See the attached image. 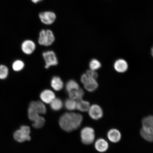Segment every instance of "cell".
Wrapping results in <instances>:
<instances>
[{"label":"cell","mask_w":153,"mask_h":153,"mask_svg":"<svg viewBox=\"0 0 153 153\" xmlns=\"http://www.w3.org/2000/svg\"><path fill=\"white\" fill-rule=\"evenodd\" d=\"M43 56L45 63L46 68L56 66L58 64V60L56 54L53 51H45L43 53Z\"/></svg>","instance_id":"cell-8"},{"label":"cell","mask_w":153,"mask_h":153,"mask_svg":"<svg viewBox=\"0 0 153 153\" xmlns=\"http://www.w3.org/2000/svg\"><path fill=\"white\" fill-rule=\"evenodd\" d=\"M91 105L88 101L81 100L76 101V110L82 112H88Z\"/></svg>","instance_id":"cell-18"},{"label":"cell","mask_w":153,"mask_h":153,"mask_svg":"<svg viewBox=\"0 0 153 153\" xmlns=\"http://www.w3.org/2000/svg\"><path fill=\"white\" fill-rule=\"evenodd\" d=\"M88 79V77L86 74H82L81 76V81L83 85L87 82Z\"/></svg>","instance_id":"cell-27"},{"label":"cell","mask_w":153,"mask_h":153,"mask_svg":"<svg viewBox=\"0 0 153 153\" xmlns=\"http://www.w3.org/2000/svg\"><path fill=\"white\" fill-rule=\"evenodd\" d=\"M101 67V63L98 60L95 59H91L89 63V67L90 70L96 71L100 69Z\"/></svg>","instance_id":"cell-23"},{"label":"cell","mask_w":153,"mask_h":153,"mask_svg":"<svg viewBox=\"0 0 153 153\" xmlns=\"http://www.w3.org/2000/svg\"><path fill=\"white\" fill-rule=\"evenodd\" d=\"M45 118L43 117L40 116L37 119L34 120L32 126L35 128H40L45 125Z\"/></svg>","instance_id":"cell-22"},{"label":"cell","mask_w":153,"mask_h":153,"mask_svg":"<svg viewBox=\"0 0 153 153\" xmlns=\"http://www.w3.org/2000/svg\"><path fill=\"white\" fill-rule=\"evenodd\" d=\"M83 120V117L81 114L74 112H67L60 117L59 123L62 129L69 132L79 128Z\"/></svg>","instance_id":"cell-1"},{"label":"cell","mask_w":153,"mask_h":153,"mask_svg":"<svg viewBox=\"0 0 153 153\" xmlns=\"http://www.w3.org/2000/svg\"><path fill=\"white\" fill-rule=\"evenodd\" d=\"M50 104L51 109L55 111H58L62 109L64 105L62 101L58 98H55L53 99Z\"/></svg>","instance_id":"cell-19"},{"label":"cell","mask_w":153,"mask_h":153,"mask_svg":"<svg viewBox=\"0 0 153 153\" xmlns=\"http://www.w3.org/2000/svg\"><path fill=\"white\" fill-rule=\"evenodd\" d=\"M41 101L44 104H50L56 96L53 92L49 89H46L42 91L40 95Z\"/></svg>","instance_id":"cell-12"},{"label":"cell","mask_w":153,"mask_h":153,"mask_svg":"<svg viewBox=\"0 0 153 153\" xmlns=\"http://www.w3.org/2000/svg\"><path fill=\"white\" fill-rule=\"evenodd\" d=\"M84 86L86 90L92 92L96 90L98 87V84L96 80L88 77V79Z\"/></svg>","instance_id":"cell-16"},{"label":"cell","mask_w":153,"mask_h":153,"mask_svg":"<svg viewBox=\"0 0 153 153\" xmlns=\"http://www.w3.org/2000/svg\"><path fill=\"white\" fill-rule=\"evenodd\" d=\"M24 66V63L22 61L17 60L13 63L12 67L13 70L15 71H20L23 69Z\"/></svg>","instance_id":"cell-24"},{"label":"cell","mask_w":153,"mask_h":153,"mask_svg":"<svg viewBox=\"0 0 153 153\" xmlns=\"http://www.w3.org/2000/svg\"><path fill=\"white\" fill-rule=\"evenodd\" d=\"M43 1V0H31L32 2L34 4H37L39 2Z\"/></svg>","instance_id":"cell-28"},{"label":"cell","mask_w":153,"mask_h":153,"mask_svg":"<svg viewBox=\"0 0 153 153\" xmlns=\"http://www.w3.org/2000/svg\"><path fill=\"white\" fill-rule=\"evenodd\" d=\"M51 85L55 91H59L64 87V83L61 78L57 76H54L51 82Z\"/></svg>","instance_id":"cell-15"},{"label":"cell","mask_w":153,"mask_h":153,"mask_svg":"<svg viewBox=\"0 0 153 153\" xmlns=\"http://www.w3.org/2000/svg\"><path fill=\"white\" fill-rule=\"evenodd\" d=\"M8 69L7 66L3 65H0V79H5L8 76Z\"/></svg>","instance_id":"cell-25"},{"label":"cell","mask_w":153,"mask_h":153,"mask_svg":"<svg viewBox=\"0 0 153 153\" xmlns=\"http://www.w3.org/2000/svg\"><path fill=\"white\" fill-rule=\"evenodd\" d=\"M30 129L28 126H22L20 129L14 132L13 137L15 140L20 143L30 140Z\"/></svg>","instance_id":"cell-6"},{"label":"cell","mask_w":153,"mask_h":153,"mask_svg":"<svg viewBox=\"0 0 153 153\" xmlns=\"http://www.w3.org/2000/svg\"><path fill=\"white\" fill-rule=\"evenodd\" d=\"M46 111V107L42 101H32L28 107V118L31 121L33 122L39 117L40 114H45Z\"/></svg>","instance_id":"cell-3"},{"label":"cell","mask_w":153,"mask_h":153,"mask_svg":"<svg viewBox=\"0 0 153 153\" xmlns=\"http://www.w3.org/2000/svg\"><path fill=\"white\" fill-rule=\"evenodd\" d=\"M22 51L25 54L30 55L32 54L36 48L35 43L31 40H26L23 42L22 43Z\"/></svg>","instance_id":"cell-13"},{"label":"cell","mask_w":153,"mask_h":153,"mask_svg":"<svg viewBox=\"0 0 153 153\" xmlns=\"http://www.w3.org/2000/svg\"><path fill=\"white\" fill-rule=\"evenodd\" d=\"M81 141L85 145H91L94 143L95 139V130L92 127L87 126L82 129L80 132Z\"/></svg>","instance_id":"cell-5"},{"label":"cell","mask_w":153,"mask_h":153,"mask_svg":"<svg viewBox=\"0 0 153 153\" xmlns=\"http://www.w3.org/2000/svg\"><path fill=\"white\" fill-rule=\"evenodd\" d=\"M114 68L117 72L123 73L125 72L128 70V63L125 60L123 59H118L114 62Z\"/></svg>","instance_id":"cell-14"},{"label":"cell","mask_w":153,"mask_h":153,"mask_svg":"<svg viewBox=\"0 0 153 153\" xmlns=\"http://www.w3.org/2000/svg\"><path fill=\"white\" fill-rule=\"evenodd\" d=\"M64 106L67 110L73 111L76 110V101L70 98L65 101Z\"/></svg>","instance_id":"cell-21"},{"label":"cell","mask_w":153,"mask_h":153,"mask_svg":"<svg viewBox=\"0 0 153 153\" xmlns=\"http://www.w3.org/2000/svg\"><path fill=\"white\" fill-rule=\"evenodd\" d=\"M142 127L140 134L145 141L152 142L153 140V117L149 115L143 117L141 121Z\"/></svg>","instance_id":"cell-2"},{"label":"cell","mask_w":153,"mask_h":153,"mask_svg":"<svg viewBox=\"0 0 153 153\" xmlns=\"http://www.w3.org/2000/svg\"><path fill=\"white\" fill-rule=\"evenodd\" d=\"M39 18L43 24L50 25L54 23L56 19V15L54 12L51 11H45L39 14Z\"/></svg>","instance_id":"cell-7"},{"label":"cell","mask_w":153,"mask_h":153,"mask_svg":"<svg viewBox=\"0 0 153 153\" xmlns=\"http://www.w3.org/2000/svg\"><path fill=\"white\" fill-rule=\"evenodd\" d=\"M80 88L79 84L74 80H70L67 82L66 85V89L68 92L69 93L72 91Z\"/></svg>","instance_id":"cell-20"},{"label":"cell","mask_w":153,"mask_h":153,"mask_svg":"<svg viewBox=\"0 0 153 153\" xmlns=\"http://www.w3.org/2000/svg\"><path fill=\"white\" fill-rule=\"evenodd\" d=\"M55 41L54 34L51 30H42L40 31L38 42L40 45L45 46H49Z\"/></svg>","instance_id":"cell-4"},{"label":"cell","mask_w":153,"mask_h":153,"mask_svg":"<svg viewBox=\"0 0 153 153\" xmlns=\"http://www.w3.org/2000/svg\"><path fill=\"white\" fill-rule=\"evenodd\" d=\"M108 140L113 143L119 142L122 138V134L119 130L116 128L111 129L107 134Z\"/></svg>","instance_id":"cell-10"},{"label":"cell","mask_w":153,"mask_h":153,"mask_svg":"<svg viewBox=\"0 0 153 153\" xmlns=\"http://www.w3.org/2000/svg\"><path fill=\"white\" fill-rule=\"evenodd\" d=\"M89 115L92 119L97 120L102 117L104 113L102 108L97 104L91 105L88 111Z\"/></svg>","instance_id":"cell-9"},{"label":"cell","mask_w":153,"mask_h":153,"mask_svg":"<svg viewBox=\"0 0 153 153\" xmlns=\"http://www.w3.org/2000/svg\"><path fill=\"white\" fill-rule=\"evenodd\" d=\"M95 150L100 153H104L108 151L109 147L108 143L103 138L97 139L94 142Z\"/></svg>","instance_id":"cell-11"},{"label":"cell","mask_w":153,"mask_h":153,"mask_svg":"<svg viewBox=\"0 0 153 153\" xmlns=\"http://www.w3.org/2000/svg\"><path fill=\"white\" fill-rule=\"evenodd\" d=\"M84 94H85V93L84 91L81 88L75 90L68 93L69 98L76 101L82 99Z\"/></svg>","instance_id":"cell-17"},{"label":"cell","mask_w":153,"mask_h":153,"mask_svg":"<svg viewBox=\"0 0 153 153\" xmlns=\"http://www.w3.org/2000/svg\"><path fill=\"white\" fill-rule=\"evenodd\" d=\"M86 74H87L88 77L92 78L95 79H96L98 76V74L96 72L91 70H87Z\"/></svg>","instance_id":"cell-26"}]
</instances>
